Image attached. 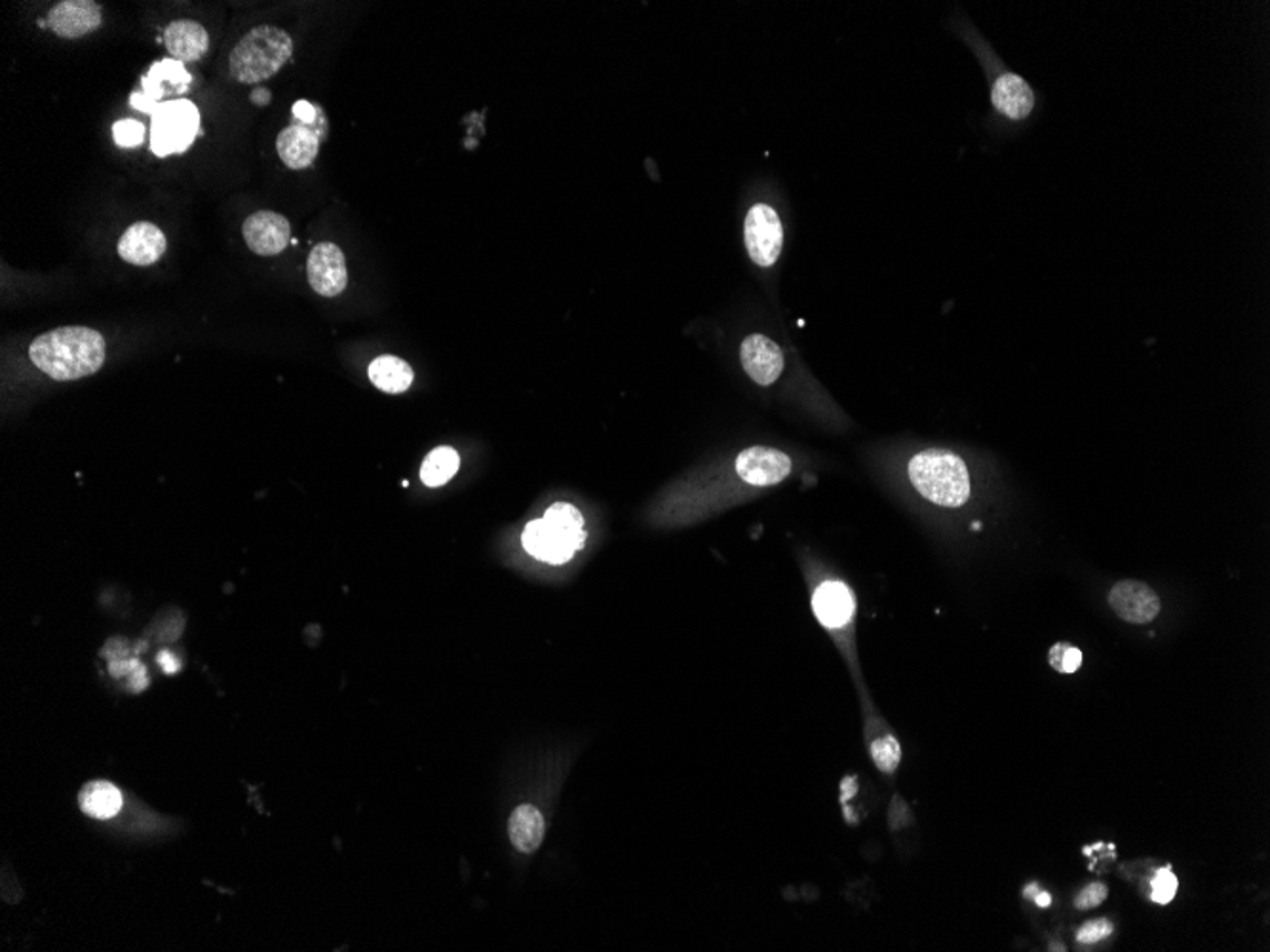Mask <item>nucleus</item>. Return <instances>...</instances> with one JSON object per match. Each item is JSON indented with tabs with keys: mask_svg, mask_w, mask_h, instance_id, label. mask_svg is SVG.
Segmentation results:
<instances>
[{
	"mask_svg": "<svg viewBox=\"0 0 1270 952\" xmlns=\"http://www.w3.org/2000/svg\"><path fill=\"white\" fill-rule=\"evenodd\" d=\"M974 40L978 42L976 53L988 74L989 103L997 124L1010 133L1023 132L1039 114L1042 106L1039 92L1026 77L1010 69L980 34H974Z\"/></svg>",
	"mask_w": 1270,
	"mask_h": 952,
	"instance_id": "2",
	"label": "nucleus"
},
{
	"mask_svg": "<svg viewBox=\"0 0 1270 952\" xmlns=\"http://www.w3.org/2000/svg\"><path fill=\"white\" fill-rule=\"evenodd\" d=\"M740 358L746 373L759 387H770L780 379L783 371V352L777 342L764 335L746 337L740 347Z\"/></svg>",
	"mask_w": 1270,
	"mask_h": 952,
	"instance_id": "13",
	"label": "nucleus"
},
{
	"mask_svg": "<svg viewBox=\"0 0 1270 952\" xmlns=\"http://www.w3.org/2000/svg\"><path fill=\"white\" fill-rule=\"evenodd\" d=\"M791 472V459L772 447H750L737 459V473L748 485L772 487Z\"/></svg>",
	"mask_w": 1270,
	"mask_h": 952,
	"instance_id": "9",
	"label": "nucleus"
},
{
	"mask_svg": "<svg viewBox=\"0 0 1270 952\" xmlns=\"http://www.w3.org/2000/svg\"><path fill=\"white\" fill-rule=\"evenodd\" d=\"M584 519L582 513L571 504H553L544 519H537L527 525L523 532V545L527 552L550 565H561L573 559L584 545Z\"/></svg>",
	"mask_w": 1270,
	"mask_h": 952,
	"instance_id": "4",
	"label": "nucleus"
},
{
	"mask_svg": "<svg viewBox=\"0 0 1270 952\" xmlns=\"http://www.w3.org/2000/svg\"><path fill=\"white\" fill-rule=\"evenodd\" d=\"M871 756L876 761L877 769L892 774L900 764V745L896 742L894 735L877 738L876 742L871 743Z\"/></svg>",
	"mask_w": 1270,
	"mask_h": 952,
	"instance_id": "23",
	"label": "nucleus"
},
{
	"mask_svg": "<svg viewBox=\"0 0 1270 952\" xmlns=\"http://www.w3.org/2000/svg\"><path fill=\"white\" fill-rule=\"evenodd\" d=\"M160 665L164 668L166 673H176L179 670L178 660L170 652H162L159 657Z\"/></svg>",
	"mask_w": 1270,
	"mask_h": 952,
	"instance_id": "32",
	"label": "nucleus"
},
{
	"mask_svg": "<svg viewBox=\"0 0 1270 952\" xmlns=\"http://www.w3.org/2000/svg\"><path fill=\"white\" fill-rule=\"evenodd\" d=\"M191 80V74L184 71L181 61H159V63H154V66L151 67L149 74L143 77V90H146L149 98L159 101L160 98H164V84L173 86L179 92H184V88L189 86Z\"/></svg>",
	"mask_w": 1270,
	"mask_h": 952,
	"instance_id": "21",
	"label": "nucleus"
},
{
	"mask_svg": "<svg viewBox=\"0 0 1270 952\" xmlns=\"http://www.w3.org/2000/svg\"><path fill=\"white\" fill-rule=\"evenodd\" d=\"M413 369L396 355H381L369 365V379L387 394H402L413 382Z\"/></svg>",
	"mask_w": 1270,
	"mask_h": 952,
	"instance_id": "20",
	"label": "nucleus"
},
{
	"mask_svg": "<svg viewBox=\"0 0 1270 952\" xmlns=\"http://www.w3.org/2000/svg\"><path fill=\"white\" fill-rule=\"evenodd\" d=\"M80 810L93 820H109L122 808V793L111 782L96 780L86 783L79 793Z\"/></svg>",
	"mask_w": 1270,
	"mask_h": 952,
	"instance_id": "19",
	"label": "nucleus"
},
{
	"mask_svg": "<svg viewBox=\"0 0 1270 952\" xmlns=\"http://www.w3.org/2000/svg\"><path fill=\"white\" fill-rule=\"evenodd\" d=\"M1050 665L1060 673H1074L1082 663V652L1073 644L1058 643L1050 651Z\"/></svg>",
	"mask_w": 1270,
	"mask_h": 952,
	"instance_id": "24",
	"label": "nucleus"
},
{
	"mask_svg": "<svg viewBox=\"0 0 1270 952\" xmlns=\"http://www.w3.org/2000/svg\"><path fill=\"white\" fill-rule=\"evenodd\" d=\"M270 99H272V93H270L267 88H256V90L251 92V103H253V106H269Z\"/></svg>",
	"mask_w": 1270,
	"mask_h": 952,
	"instance_id": "31",
	"label": "nucleus"
},
{
	"mask_svg": "<svg viewBox=\"0 0 1270 952\" xmlns=\"http://www.w3.org/2000/svg\"><path fill=\"white\" fill-rule=\"evenodd\" d=\"M242 234L256 255H278L291 242L290 221L274 211H257L246 219Z\"/></svg>",
	"mask_w": 1270,
	"mask_h": 952,
	"instance_id": "10",
	"label": "nucleus"
},
{
	"mask_svg": "<svg viewBox=\"0 0 1270 952\" xmlns=\"http://www.w3.org/2000/svg\"><path fill=\"white\" fill-rule=\"evenodd\" d=\"M166 245L164 232L157 224L141 221L132 224L120 238L119 255L126 263L149 267L164 255Z\"/></svg>",
	"mask_w": 1270,
	"mask_h": 952,
	"instance_id": "14",
	"label": "nucleus"
},
{
	"mask_svg": "<svg viewBox=\"0 0 1270 952\" xmlns=\"http://www.w3.org/2000/svg\"><path fill=\"white\" fill-rule=\"evenodd\" d=\"M166 50L181 63L198 61L210 47V34L204 27L191 20L171 21L164 33Z\"/></svg>",
	"mask_w": 1270,
	"mask_h": 952,
	"instance_id": "17",
	"label": "nucleus"
},
{
	"mask_svg": "<svg viewBox=\"0 0 1270 952\" xmlns=\"http://www.w3.org/2000/svg\"><path fill=\"white\" fill-rule=\"evenodd\" d=\"M1112 924L1109 920L1098 919L1092 922H1087L1084 926L1080 928L1077 932V940L1084 945L1090 943H1098V941L1106 940L1107 935H1111Z\"/></svg>",
	"mask_w": 1270,
	"mask_h": 952,
	"instance_id": "27",
	"label": "nucleus"
},
{
	"mask_svg": "<svg viewBox=\"0 0 1270 952\" xmlns=\"http://www.w3.org/2000/svg\"><path fill=\"white\" fill-rule=\"evenodd\" d=\"M29 358L53 381H79L106 362V341L96 329L60 328L37 337Z\"/></svg>",
	"mask_w": 1270,
	"mask_h": 952,
	"instance_id": "1",
	"label": "nucleus"
},
{
	"mask_svg": "<svg viewBox=\"0 0 1270 952\" xmlns=\"http://www.w3.org/2000/svg\"><path fill=\"white\" fill-rule=\"evenodd\" d=\"M1107 893H1109L1107 892V888L1100 884V882H1096V884H1090V886L1084 888V890L1077 895L1074 905H1077V909H1080V911H1088V909H1093V906L1103 903Z\"/></svg>",
	"mask_w": 1270,
	"mask_h": 952,
	"instance_id": "28",
	"label": "nucleus"
},
{
	"mask_svg": "<svg viewBox=\"0 0 1270 952\" xmlns=\"http://www.w3.org/2000/svg\"><path fill=\"white\" fill-rule=\"evenodd\" d=\"M544 833H547L544 818L537 808L531 806V804H521L513 810V814L508 821V834H510L513 846L518 848L521 854H533L544 839Z\"/></svg>",
	"mask_w": 1270,
	"mask_h": 952,
	"instance_id": "18",
	"label": "nucleus"
},
{
	"mask_svg": "<svg viewBox=\"0 0 1270 952\" xmlns=\"http://www.w3.org/2000/svg\"><path fill=\"white\" fill-rule=\"evenodd\" d=\"M1176 892H1178V879H1176V874H1173L1170 869H1160L1159 873L1154 874V879H1152V900L1160 903V905H1166V903H1170V901L1176 898Z\"/></svg>",
	"mask_w": 1270,
	"mask_h": 952,
	"instance_id": "26",
	"label": "nucleus"
},
{
	"mask_svg": "<svg viewBox=\"0 0 1270 952\" xmlns=\"http://www.w3.org/2000/svg\"><path fill=\"white\" fill-rule=\"evenodd\" d=\"M1109 604L1117 617L1132 624H1149L1160 612L1159 595L1138 580H1124L1114 585L1109 593Z\"/></svg>",
	"mask_w": 1270,
	"mask_h": 952,
	"instance_id": "11",
	"label": "nucleus"
},
{
	"mask_svg": "<svg viewBox=\"0 0 1270 952\" xmlns=\"http://www.w3.org/2000/svg\"><path fill=\"white\" fill-rule=\"evenodd\" d=\"M307 274L310 288L317 291L318 295L336 297L342 293L349 282V272L341 248L331 242L318 243L317 248L310 251Z\"/></svg>",
	"mask_w": 1270,
	"mask_h": 952,
	"instance_id": "8",
	"label": "nucleus"
},
{
	"mask_svg": "<svg viewBox=\"0 0 1270 952\" xmlns=\"http://www.w3.org/2000/svg\"><path fill=\"white\" fill-rule=\"evenodd\" d=\"M909 480L917 493L943 508H961L970 499L964 460L949 449H924L909 460Z\"/></svg>",
	"mask_w": 1270,
	"mask_h": 952,
	"instance_id": "3",
	"label": "nucleus"
},
{
	"mask_svg": "<svg viewBox=\"0 0 1270 952\" xmlns=\"http://www.w3.org/2000/svg\"><path fill=\"white\" fill-rule=\"evenodd\" d=\"M278 157L291 170H304L317 160L320 132L317 126L291 124L277 139Z\"/></svg>",
	"mask_w": 1270,
	"mask_h": 952,
	"instance_id": "15",
	"label": "nucleus"
},
{
	"mask_svg": "<svg viewBox=\"0 0 1270 952\" xmlns=\"http://www.w3.org/2000/svg\"><path fill=\"white\" fill-rule=\"evenodd\" d=\"M291 112H293L297 124L317 126L318 120L322 122V114L317 111V107L310 106L309 101H304V99L297 101Z\"/></svg>",
	"mask_w": 1270,
	"mask_h": 952,
	"instance_id": "29",
	"label": "nucleus"
},
{
	"mask_svg": "<svg viewBox=\"0 0 1270 952\" xmlns=\"http://www.w3.org/2000/svg\"><path fill=\"white\" fill-rule=\"evenodd\" d=\"M291 52L293 42L286 31L272 26L256 27L232 48L231 74L242 84L263 82L286 66Z\"/></svg>",
	"mask_w": 1270,
	"mask_h": 952,
	"instance_id": "5",
	"label": "nucleus"
},
{
	"mask_svg": "<svg viewBox=\"0 0 1270 952\" xmlns=\"http://www.w3.org/2000/svg\"><path fill=\"white\" fill-rule=\"evenodd\" d=\"M1034 901H1037V905L1039 906H1050V901H1052V898H1050L1047 892H1040L1037 893Z\"/></svg>",
	"mask_w": 1270,
	"mask_h": 952,
	"instance_id": "33",
	"label": "nucleus"
},
{
	"mask_svg": "<svg viewBox=\"0 0 1270 952\" xmlns=\"http://www.w3.org/2000/svg\"><path fill=\"white\" fill-rule=\"evenodd\" d=\"M746 248L759 267H772L782 253L783 229L774 208L756 204L746 216Z\"/></svg>",
	"mask_w": 1270,
	"mask_h": 952,
	"instance_id": "7",
	"label": "nucleus"
},
{
	"mask_svg": "<svg viewBox=\"0 0 1270 952\" xmlns=\"http://www.w3.org/2000/svg\"><path fill=\"white\" fill-rule=\"evenodd\" d=\"M130 103H132V107H136V109H139V111H143V112H147V114H151V117H152V112L157 111V109H159V106H160L159 101H154V99L149 98V96H147V93H132V98H130Z\"/></svg>",
	"mask_w": 1270,
	"mask_h": 952,
	"instance_id": "30",
	"label": "nucleus"
},
{
	"mask_svg": "<svg viewBox=\"0 0 1270 952\" xmlns=\"http://www.w3.org/2000/svg\"><path fill=\"white\" fill-rule=\"evenodd\" d=\"M200 128V112L189 99L164 101L152 112L151 149L157 157H170L191 147Z\"/></svg>",
	"mask_w": 1270,
	"mask_h": 952,
	"instance_id": "6",
	"label": "nucleus"
},
{
	"mask_svg": "<svg viewBox=\"0 0 1270 952\" xmlns=\"http://www.w3.org/2000/svg\"><path fill=\"white\" fill-rule=\"evenodd\" d=\"M814 614L826 628H843L854 617V595L841 582H823L812 599Z\"/></svg>",
	"mask_w": 1270,
	"mask_h": 952,
	"instance_id": "16",
	"label": "nucleus"
},
{
	"mask_svg": "<svg viewBox=\"0 0 1270 952\" xmlns=\"http://www.w3.org/2000/svg\"><path fill=\"white\" fill-rule=\"evenodd\" d=\"M48 27L61 39H79L103 23V12L93 0H66L50 10Z\"/></svg>",
	"mask_w": 1270,
	"mask_h": 952,
	"instance_id": "12",
	"label": "nucleus"
},
{
	"mask_svg": "<svg viewBox=\"0 0 1270 952\" xmlns=\"http://www.w3.org/2000/svg\"><path fill=\"white\" fill-rule=\"evenodd\" d=\"M112 136H114V141L119 147H124V149L139 147L146 139V126L138 120H119L117 124L112 126Z\"/></svg>",
	"mask_w": 1270,
	"mask_h": 952,
	"instance_id": "25",
	"label": "nucleus"
},
{
	"mask_svg": "<svg viewBox=\"0 0 1270 952\" xmlns=\"http://www.w3.org/2000/svg\"><path fill=\"white\" fill-rule=\"evenodd\" d=\"M461 459L451 447H438L422 462V483L428 487L446 485L459 470Z\"/></svg>",
	"mask_w": 1270,
	"mask_h": 952,
	"instance_id": "22",
	"label": "nucleus"
}]
</instances>
